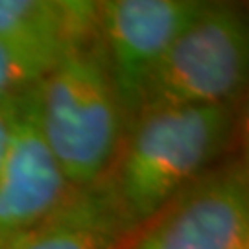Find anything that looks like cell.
Here are the masks:
<instances>
[{"label":"cell","mask_w":249,"mask_h":249,"mask_svg":"<svg viewBox=\"0 0 249 249\" xmlns=\"http://www.w3.org/2000/svg\"><path fill=\"white\" fill-rule=\"evenodd\" d=\"M120 249H249L246 160H220L137 227Z\"/></svg>","instance_id":"obj_4"},{"label":"cell","mask_w":249,"mask_h":249,"mask_svg":"<svg viewBox=\"0 0 249 249\" xmlns=\"http://www.w3.org/2000/svg\"><path fill=\"white\" fill-rule=\"evenodd\" d=\"M249 30L240 6L201 2L146 85L141 111L238 106L248 85Z\"/></svg>","instance_id":"obj_3"},{"label":"cell","mask_w":249,"mask_h":249,"mask_svg":"<svg viewBox=\"0 0 249 249\" xmlns=\"http://www.w3.org/2000/svg\"><path fill=\"white\" fill-rule=\"evenodd\" d=\"M37 85L11 102V139L0 168V249L41 225L74 188L41 131Z\"/></svg>","instance_id":"obj_6"},{"label":"cell","mask_w":249,"mask_h":249,"mask_svg":"<svg viewBox=\"0 0 249 249\" xmlns=\"http://www.w3.org/2000/svg\"><path fill=\"white\" fill-rule=\"evenodd\" d=\"M48 72L0 41V104L26 94Z\"/></svg>","instance_id":"obj_9"},{"label":"cell","mask_w":249,"mask_h":249,"mask_svg":"<svg viewBox=\"0 0 249 249\" xmlns=\"http://www.w3.org/2000/svg\"><path fill=\"white\" fill-rule=\"evenodd\" d=\"M199 6V0L96 2L98 36L127 125L141 111L153 72Z\"/></svg>","instance_id":"obj_5"},{"label":"cell","mask_w":249,"mask_h":249,"mask_svg":"<svg viewBox=\"0 0 249 249\" xmlns=\"http://www.w3.org/2000/svg\"><path fill=\"white\" fill-rule=\"evenodd\" d=\"M238 133V106H176L131 120L104 178L131 229L218 164Z\"/></svg>","instance_id":"obj_1"},{"label":"cell","mask_w":249,"mask_h":249,"mask_svg":"<svg viewBox=\"0 0 249 249\" xmlns=\"http://www.w3.org/2000/svg\"><path fill=\"white\" fill-rule=\"evenodd\" d=\"M133 229L102 181L74 187L45 222L11 249H120Z\"/></svg>","instance_id":"obj_8"},{"label":"cell","mask_w":249,"mask_h":249,"mask_svg":"<svg viewBox=\"0 0 249 249\" xmlns=\"http://www.w3.org/2000/svg\"><path fill=\"white\" fill-rule=\"evenodd\" d=\"M45 141L72 187L104 178L127 129L98 36L76 45L37 85Z\"/></svg>","instance_id":"obj_2"},{"label":"cell","mask_w":249,"mask_h":249,"mask_svg":"<svg viewBox=\"0 0 249 249\" xmlns=\"http://www.w3.org/2000/svg\"><path fill=\"white\" fill-rule=\"evenodd\" d=\"M11 102L0 104V168L4 164L11 139Z\"/></svg>","instance_id":"obj_10"},{"label":"cell","mask_w":249,"mask_h":249,"mask_svg":"<svg viewBox=\"0 0 249 249\" xmlns=\"http://www.w3.org/2000/svg\"><path fill=\"white\" fill-rule=\"evenodd\" d=\"M96 30V2L0 0V41L46 72Z\"/></svg>","instance_id":"obj_7"}]
</instances>
